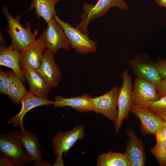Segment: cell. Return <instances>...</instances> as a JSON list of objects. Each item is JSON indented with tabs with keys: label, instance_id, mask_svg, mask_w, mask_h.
<instances>
[{
	"label": "cell",
	"instance_id": "cell-15",
	"mask_svg": "<svg viewBox=\"0 0 166 166\" xmlns=\"http://www.w3.org/2000/svg\"><path fill=\"white\" fill-rule=\"evenodd\" d=\"M20 102L22 104L20 111L10 120L7 123L12 124L15 127H19L21 131L25 129L23 119L28 111L36 107L53 105L55 102L54 101L36 96L29 91L22 97Z\"/></svg>",
	"mask_w": 166,
	"mask_h": 166
},
{
	"label": "cell",
	"instance_id": "cell-19",
	"mask_svg": "<svg viewBox=\"0 0 166 166\" xmlns=\"http://www.w3.org/2000/svg\"><path fill=\"white\" fill-rule=\"evenodd\" d=\"M54 101L53 105L55 107L68 106L82 113L93 111V98L90 95L86 94L69 98L57 96Z\"/></svg>",
	"mask_w": 166,
	"mask_h": 166
},
{
	"label": "cell",
	"instance_id": "cell-20",
	"mask_svg": "<svg viewBox=\"0 0 166 166\" xmlns=\"http://www.w3.org/2000/svg\"><path fill=\"white\" fill-rule=\"evenodd\" d=\"M61 0H33L27 11H30L35 8L34 13L37 14V18L42 17L48 23L55 19L56 14L54 6L57 2Z\"/></svg>",
	"mask_w": 166,
	"mask_h": 166
},
{
	"label": "cell",
	"instance_id": "cell-25",
	"mask_svg": "<svg viewBox=\"0 0 166 166\" xmlns=\"http://www.w3.org/2000/svg\"><path fill=\"white\" fill-rule=\"evenodd\" d=\"M9 84L8 72H5L0 69V93L7 95Z\"/></svg>",
	"mask_w": 166,
	"mask_h": 166
},
{
	"label": "cell",
	"instance_id": "cell-26",
	"mask_svg": "<svg viewBox=\"0 0 166 166\" xmlns=\"http://www.w3.org/2000/svg\"><path fill=\"white\" fill-rule=\"evenodd\" d=\"M157 60V61L153 62L154 65L161 79H166V59L158 57Z\"/></svg>",
	"mask_w": 166,
	"mask_h": 166
},
{
	"label": "cell",
	"instance_id": "cell-11",
	"mask_svg": "<svg viewBox=\"0 0 166 166\" xmlns=\"http://www.w3.org/2000/svg\"><path fill=\"white\" fill-rule=\"evenodd\" d=\"M128 137L124 154L129 161L130 166H144L146 160L144 145L131 128L126 131Z\"/></svg>",
	"mask_w": 166,
	"mask_h": 166
},
{
	"label": "cell",
	"instance_id": "cell-24",
	"mask_svg": "<svg viewBox=\"0 0 166 166\" xmlns=\"http://www.w3.org/2000/svg\"><path fill=\"white\" fill-rule=\"evenodd\" d=\"M150 151L155 156L160 166H166V142L156 144Z\"/></svg>",
	"mask_w": 166,
	"mask_h": 166
},
{
	"label": "cell",
	"instance_id": "cell-29",
	"mask_svg": "<svg viewBox=\"0 0 166 166\" xmlns=\"http://www.w3.org/2000/svg\"><path fill=\"white\" fill-rule=\"evenodd\" d=\"M0 166H15L13 161L8 157L0 158Z\"/></svg>",
	"mask_w": 166,
	"mask_h": 166
},
{
	"label": "cell",
	"instance_id": "cell-12",
	"mask_svg": "<svg viewBox=\"0 0 166 166\" xmlns=\"http://www.w3.org/2000/svg\"><path fill=\"white\" fill-rule=\"evenodd\" d=\"M53 55L46 49L40 65L36 71L51 88L57 86L61 78V71Z\"/></svg>",
	"mask_w": 166,
	"mask_h": 166
},
{
	"label": "cell",
	"instance_id": "cell-16",
	"mask_svg": "<svg viewBox=\"0 0 166 166\" xmlns=\"http://www.w3.org/2000/svg\"><path fill=\"white\" fill-rule=\"evenodd\" d=\"M21 131L19 138L20 143L32 159L34 166H51L50 163L42 160L40 145L36 135L25 129Z\"/></svg>",
	"mask_w": 166,
	"mask_h": 166
},
{
	"label": "cell",
	"instance_id": "cell-27",
	"mask_svg": "<svg viewBox=\"0 0 166 166\" xmlns=\"http://www.w3.org/2000/svg\"><path fill=\"white\" fill-rule=\"evenodd\" d=\"M155 135L156 139V144H159L166 142V127L161 125L158 126Z\"/></svg>",
	"mask_w": 166,
	"mask_h": 166
},
{
	"label": "cell",
	"instance_id": "cell-30",
	"mask_svg": "<svg viewBox=\"0 0 166 166\" xmlns=\"http://www.w3.org/2000/svg\"><path fill=\"white\" fill-rule=\"evenodd\" d=\"M64 165L63 156L57 157L56 161L53 166Z\"/></svg>",
	"mask_w": 166,
	"mask_h": 166
},
{
	"label": "cell",
	"instance_id": "cell-5",
	"mask_svg": "<svg viewBox=\"0 0 166 166\" xmlns=\"http://www.w3.org/2000/svg\"><path fill=\"white\" fill-rule=\"evenodd\" d=\"M122 80L121 86L119 89L117 106L118 115L115 124L116 133H118L124 119L129 117V113L132 104L131 93L133 89L132 78L127 69L123 71L121 75Z\"/></svg>",
	"mask_w": 166,
	"mask_h": 166
},
{
	"label": "cell",
	"instance_id": "cell-4",
	"mask_svg": "<svg viewBox=\"0 0 166 166\" xmlns=\"http://www.w3.org/2000/svg\"><path fill=\"white\" fill-rule=\"evenodd\" d=\"M55 19L62 27L71 48L81 54L93 53L96 51L97 43L89 37L88 33L83 32L72 27L68 22L62 20L56 14Z\"/></svg>",
	"mask_w": 166,
	"mask_h": 166
},
{
	"label": "cell",
	"instance_id": "cell-32",
	"mask_svg": "<svg viewBox=\"0 0 166 166\" xmlns=\"http://www.w3.org/2000/svg\"><path fill=\"white\" fill-rule=\"evenodd\" d=\"M165 127H166V122H165Z\"/></svg>",
	"mask_w": 166,
	"mask_h": 166
},
{
	"label": "cell",
	"instance_id": "cell-2",
	"mask_svg": "<svg viewBox=\"0 0 166 166\" xmlns=\"http://www.w3.org/2000/svg\"><path fill=\"white\" fill-rule=\"evenodd\" d=\"M1 11L7 19L8 30L7 32L10 36L13 46L20 50H23L35 42L38 29H35L33 34L31 31V24L26 22V27L23 28L20 23V15L14 18L9 13L7 7L4 6Z\"/></svg>",
	"mask_w": 166,
	"mask_h": 166
},
{
	"label": "cell",
	"instance_id": "cell-18",
	"mask_svg": "<svg viewBox=\"0 0 166 166\" xmlns=\"http://www.w3.org/2000/svg\"><path fill=\"white\" fill-rule=\"evenodd\" d=\"M21 50L11 45L7 47L2 45L0 48V65L12 69L21 78L26 81L19 64Z\"/></svg>",
	"mask_w": 166,
	"mask_h": 166
},
{
	"label": "cell",
	"instance_id": "cell-6",
	"mask_svg": "<svg viewBox=\"0 0 166 166\" xmlns=\"http://www.w3.org/2000/svg\"><path fill=\"white\" fill-rule=\"evenodd\" d=\"M47 23L46 29L39 38L46 48L53 54L60 49L68 51L71 45L62 26L55 19H52Z\"/></svg>",
	"mask_w": 166,
	"mask_h": 166
},
{
	"label": "cell",
	"instance_id": "cell-23",
	"mask_svg": "<svg viewBox=\"0 0 166 166\" xmlns=\"http://www.w3.org/2000/svg\"><path fill=\"white\" fill-rule=\"evenodd\" d=\"M148 109L166 122V96L152 103Z\"/></svg>",
	"mask_w": 166,
	"mask_h": 166
},
{
	"label": "cell",
	"instance_id": "cell-10",
	"mask_svg": "<svg viewBox=\"0 0 166 166\" xmlns=\"http://www.w3.org/2000/svg\"><path fill=\"white\" fill-rule=\"evenodd\" d=\"M129 61L130 66L136 77L144 79L156 85L161 80L153 62L147 54H140L136 55Z\"/></svg>",
	"mask_w": 166,
	"mask_h": 166
},
{
	"label": "cell",
	"instance_id": "cell-13",
	"mask_svg": "<svg viewBox=\"0 0 166 166\" xmlns=\"http://www.w3.org/2000/svg\"><path fill=\"white\" fill-rule=\"evenodd\" d=\"M46 47L40 38L21 52L19 64L21 68H28L36 71L42 60Z\"/></svg>",
	"mask_w": 166,
	"mask_h": 166
},
{
	"label": "cell",
	"instance_id": "cell-21",
	"mask_svg": "<svg viewBox=\"0 0 166 166\" xmlns=\"http://www.w3.org/2000/svg\"><path fill=\"white\" fill-rule=\"evenodd\" d=\"M9 84L8 95L13 102L18 104L27 93L20 77L13 70L9 71Z\"/></svg>",
	"mask_w": 166,
	"mask_h": 166
},
{
	"label": "cell",
	"instance_id": "cell-9",
	"mask_svg": "<svg viewBox=\"0 0 166 166\" xmlns=\"http://www.w3.org/2000/svg\"><path fill=\"white\" fill-rule=\"evenodd\" d=\"M119 88L114 86L105 94L93 98V111L105 116L115 124L118 115L117 106Z\"/></svg>",
	"mask_w": 166,
	"mask_h": 166
},
{
	"label": "cell",
	"instance_id": "cell-14",
	"mask_svg": "<svg viewBox=\"0 0 166 166\" xmlns=\"http://www.w3.org/2000/svg\"><path fill=\"white\" fill-rule=\"evenodd\" d=\"M129 111L136 115L140 120V130L145 135H155L156 128L159 125L166 127V122L148 108H140L132 104Z\"/></svg>",
	"mask_w": 166,
	"mask_h": 166
},
{
	"label": "cell",
	"instance_id": "cell-28",
	"mask_svg": "<svg viewBox=\"0 0 166 166\" xmlns=\"http://www.w3.org/2000/svg\"><path fill=\"white\" fill-rule=\"evenodd\" d=\"M160 99L166 96V79H161L156 85Z\"/></svg>",
	"mask_w": 166,
	"mask_h": 166
},
{
	"label": "cell",
	"instance_id": "cell-3",
	"mask_svg": "<svg viewBox=\"0 0 166 166\" xmlns=\"http://www.w3.org/2000/svg\"><path fill=\"white\" fill-rule=\"evenodd\" d=\"M113 7L122 10L128 9V4L124 0H98L95 5L85 3L82 7L84 12L81 16L82 21L76 28L89 34L90 32L88 28L89 23L104 16Z\"/></svg>",
	"mask_w": 166,
	"mask_h": 166
},
{
	"label": "cell",
	"instance_id": "cell-31",
	"mask_svg": "<svg viewBox=\"0 0 166 166\" xmlns=\"http://www.w3.org/2000/svg\"><path fill=\"white\" fill-rule=\"evenodd\" d=\"M156 2L160 6L166 8V0H155Z\"/></svg>",
	"mask_w": 166,
	"mask_h": 166
},
{
	"label": "cell",
	"instance_id": "cell-7",
	"mask_svg": "<svg viewBox=\"0 0 166 166\" xmlns=\"http://www.w3.org/2000/svg\"><path fill=\"white\" fill-rule=\"evenodd\" d=\"M132 104L141 108H148L160 99L156 85L143 78L136 77L131 93Z\"/></svg>",
	"mask_w": 166,
	"mask_h": 166
},
{
	"label": "cell",
	"instance_id": "cell-8",
	"mask_svg": "<svg viewBox=\"0 0 166 166\" xmlns=\"http://www.w3.org/2000/svg\"><path fill=\"white\" fill-rule=\"evenodd\" d=\"M84 126H76L73 129L58 131L52 140V151L57 157L66 156L67 152L76 142L84 137Z\"/></svg>",
	"mask_w": 166,
	"mask_h": 166
},
{
	"label": "cell",
	"instance_id": "cell-17",
	"mask_svg": "<svg viewBox=\"0 0 166 166\" xmlns=\"http://www.w3.org/2000/svg\"><path fill=\"white\" fill-rule=\"evenodd\" d=\"M24 76L30 87L29 91L42 98L48 99V93L51 88L35 70L28 68L22 69Z\"/></svg>",
	"mask_w": 166,
	"mask_h": 166
},
{
	"label": "cell",
	"instance_id": "cell-1",
	"mask_svg": "<svg viewBox=\"0 0 166 166\" xmlns=\"http://www.w3.org/2000/svg\"><path fill=\"white\" fill-rule=\"evenodd\" d=\"M21 132V130H17L0 136V157L8 158L15 166H27L33 162L22 149L19 140Z\"/></svg>",
	"mask_w": 166,
	"mask_h": 166
},
{
	"label": "cell",
	"instance_id": "cell-22",
	"mask_svg": "<svg viewBox=\"0 0 166 166\" xmlns=\"http://www.w3.org/2000/svg\"><path fill=\"white\" fill-rule=\"evenodd\" d=\"M97 166H130L124 154L109 151L99 156Z\"/></svg>",
	"mask_w": 166,
	"mask_h": 166
}]
</instances>
